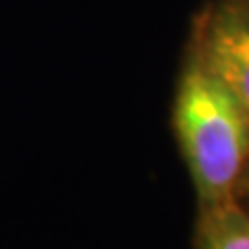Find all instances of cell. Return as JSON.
Listing matches in <instances>:
<instances>
[{"label": "cell", "mask_w": 249, "mask_h": 249, "mask_svg": "<svg viewBox=\"0 0 249 249\" xmlns=\"http://www.w3.org/2000/svg\"><path fill=\"white\" fill-rule=\"evenodd\" d=\"M175 127L201 197L220 206L249 162L245 110L191 60L178 83Z\"/></svg>", "instance_id": "6da1fadb"}, {"label": "cell", "mask_w": 249, "mask_h": 249, "mask_svg": "<svg viewBox=\"0 0 249 249\" xmlns=\"http://www.w3.org/2000/svg\"><path fill=\"white\" fill-rule=\"evenodd\" d=\"M206 249H249V218L227 210L216 218Z\"/></svg>", "instance_id": "3957f363"}, {"label": "cell", "mask_w": 249, "mask_h": 249, "mask_svg": "<svg viewBox=\"0 0 249 249\" xmlns=\"http://www.w3.org/2000/svg\"><path fill=\"white\" fill-rule=\"evenodd\" d=\"M191 60L237 100L249 119V0H218L199 15Z\"/></svg>", "instance_id": "7a4b0ae2"}]
</instances>
